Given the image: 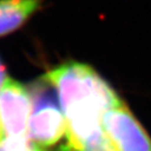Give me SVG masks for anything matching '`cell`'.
Returning <instances> with one entry per match:
<instances>
[{
  "instance_id": "obj_2",
  "label": "cell",
  "mask_w": 151,
  "mask_h": 151,
  "mask_svg": "<svg viewBox=\"0 0 151 151\" xmlns=\"http://www.w3.org/2000/svg\"><path fill=\"white\" fill-rule=\"evenodd\" d=\"M32 113L28 133L39 149L54 146L66 133V120L56 90L44 76L30 90Z\"/></svg>"
},
{
  "instance_id": "obj_1",
  "label": "cell",
  "mask_w": 151,
  "mask_h": 151,
  "mask_svg": "<svg viewBox=\"0 0 151 151\" xmlns=\"http://www.w3.org/2000/svg\"><path fill=\"white\" fill-rule=\"evenodd\" d=\"M45 77L56 90L65 115V145L74 149L104 131L103 114L123 103L90 65L70 60L50 70Z\"/></svg>"
},
{
  "instance_id": "obj_6",
  "label": "cell",
  "mask_w": 151,
  "mask_h": 151,
  "mask_svg": "<svg viewBox=\"0 0 151 151\" xmlns=\"http://www.w3.org/2000/svg\"><path fill=\"white\" fill-rule=\"evenodd\" d=\"M7 151H43L29 139H5Z\"/></svg>"
},
{
  "instance_id": "obj_5",
  "label": "cell",
  "mask_w": 151,
  "mask_h": 151,
  "mask_svg": "<svg viewBox=\"0 0 151 151\" xmlns=\"http://www.w3.org/2000/svg\"><path fill=\"white\" fill-rule=\"evenodd\" d=\"M40 6L42 0H0V37L19 29Z\"/></svg>"
},
{
  "instance_id": "obj_7",
  "label": "cell",
  "mask_w": 151,
  "mask_h": 151,
  "mask_svg": "<svg viewBox=\"0 0 151 151\" xmlns=\"http://www.w3.org/2000/svg\"><path fill=\"white\" fill-rule=\"evenodd\" d=\"M8 78H9V77H7L5 66H4V64H2L1 60H0V91H1V88L4 87L6 81H7Z\"/></svg>"
},
{
  "instance_id": "obj_3",
  "label": "cell",
  "mask_w": 151,
  "mask_h": 151,
  "mask_svg": "<svg viewBox=\"0 0 151 151\" xmlns=\"http://www.w3.org/2000/svg\"><path fill=\"white\" fill-rule=\"evenodd\" d=\"M32 96L26 87L8 78L0 91V132L5 139H28Z\"/></svg>"
},
{
  "instance_id": "obj_4",
  "label": "cell",
  "mask_w": 151,
  "mask_h": 151,
  "mask_svg": "<svg viewBox=\"0 0 151 151\" xmlns=\"http://www.w3.org/2000/svg\"><path fill=\"white\" fill-rule=\"evenodd\" d=\"M102 127L116 151H151V139L122 103L103 114Z\"/></svg>"
}]
</instances>
